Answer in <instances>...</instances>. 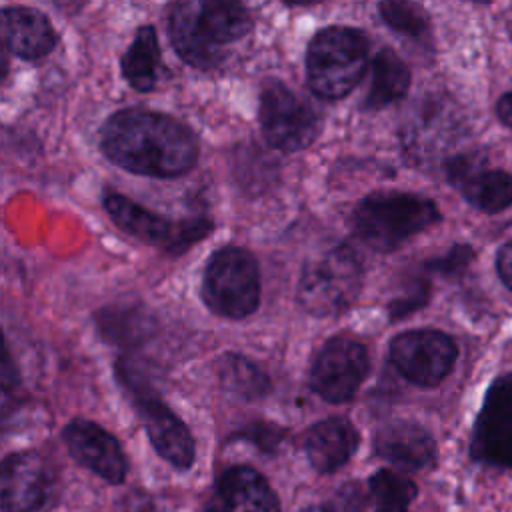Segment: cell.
Wrapping results in <instances>:
<instances>
[{"mask_svg":"<svg viewBox=\"0 0 512 512\" xmlns=\"http://www.w3.org/2000/svg\"><path fill=\"white\" fill-rule=\"evenodd\" d=\"M94 324L102 340L120 348H136L148 342L158 322L142 302H112L94 314Z\"/></svg>","mask_w":512,"mask_h":512,"instance_id":"ffe728a7","label":"cell"},{"mask_svg":"<svg viewBox=\"0 0 512 512\" xmlns=\"http://www.w3.org/2000/svg\"><path fill=\"white\" fill-rule=\"evenodd\" d=\"M498 116L500 120L512 128V92L504 94L500 100H498Z\"/></svg>","mask_w":512,"mask_h":512,"instance_id":"f546056e","label":"cell"},{"mask_svg":"<svg viewBox=\"0 0 512 512\" xmlns=\"http://www.w3.org/2000/svg\"><path fill=\"white\" fill-rule=\"evenodd\" d=\"M6 48L24 60L46 56L56 44V30L50 18L30 6H4L0 14Z\"/></svg>","mask_w":512,"mask_h":512,"instance_id":"e0dca14e","label":"cell"},{"mask_svg":"<svg viewBox=\"0 0 512 512\" xmlns=\"http://www.w3.org/2000/svg\"><path fill=\"white\" fill-rule=\"evenodd\" d=\"M104 208L122 232L144 244L156 246L166 254L186 252L192 244L206 238L214 228L212 218L208 216L170 220L118 192H108L104 196Z\"/></svg>","mask_w":512,"mask_h":512,"instance_id":"52a82bcc","label":"cell"},{"mask_svg":"<svg viewBox=\"0 0 512 512\" xmlns=\"http://www.w3.org/2000/svg\"><path fill=\"white\" fill-rule=\"evenodd\" d=\"M128 512H156L154 508H152V504L150 502H136V504H130V510Z\"/></svg>","mask_w":512,"mask_h":512,"instance_id":"4dcf8cb0","label":"cell"},{"mask_svg":"<svg viewBox=\"0 0 512 512\" xmlns=\"http://www.w3.org/2000/svg\"><path fill=\"white\" fill-rule=\"evenodd\" d=\"M370 42L358 28L328 26L310 40L306 50V80L324 98H344L362 80Z\"/></svg>","mask_w":512,"mask_h":512,"instance_id":"277c9868","label":"cell"},{"mask_svg":"<svg viewBox=\"0 0 512 512\" xmlns=\"http://www.w3.org/2000/svg\"><path fill=\"white\" fill-rule=\"evenodd\" d=\"M64 444L70 456L96 472L112 484H120L126 476V458L118 440L106 432L102 426L90 420H72L62 430Z\"/></svg>","mask_w":512,"mask_h":512,"instance_id":"4fadbf2b","label":"cell"},{"mask_svg":"<svg viewBox=\"0 0 512 512\" xmlns=\"http://www.w3.org/2000/svg\"><path fill=\"white\" fill-rule=\"evenodd\" d=\"M252 26V14L238 2L192 0L172 8L168 36L186 64L208 70L224 60L222 46L244 38Z\"/></svg>","mask_w":512,"mask_h":512,"instance_id":"7a4b0ae2","label":"cell"},{"mask_svg":"<svg viewBox=\"0 0 512 512\" xmlns=\"http://www.w3.org/2000/svg\"><path fill=\"white\" fill-rule=\"evenodd\" d=\"M426 302H428V286L424 282H420V284L412 286L408 294H404V296H400V298L390 302V306H388L390 318L398 320V318H402L406 314H412L414 310L422 308Z\"/></svg>","mask_w":512,"mask_h":512,"instance_id":"4316f807","label":"cell"},{"mask_svg":"<svg viewBox=\"0 0 512 512\" xmlns=\"http://www.w3.org/2000/svg\"><path fill=\"white\" fill-rule=\"evenodd\" d=\"M472 258H474V250L466 244H458L448 254L428 262V268L442 276H454V274H460L470 264Z\"/></svg>","mask_w":512,"mask_h":512,"instance_id":"484cf974","label":"cell"},{"mask_svg":"<svg viewBox=\"0 0 512 512\" xmlns=\"http://www.w3.org/2000/svg\"><path fill=\"white\" fill-rule=\"evenodd\" d=\"M438 220L432 200L410 192H374L352 214L356 236L376 252H392Z\"/></svg>","mask_w":512,"mask_h":512,"instance_id":"3957f363","label":"cell"},{"mask_svg":"<svg viewBox=\"0 0 512 512\" xmlns=\"http://www.w3.org/2000/svg\"><path fill=\"white\" fill-rule=\"evenodd\" d=\"M368 370L370 358L362 342L350 336H332L312 362L310 386L326 402L342 404L352 400Z\"/></svg>","mask_w":512,"mask_h":512,"instance_id":"9c48e42d","label":"cell"},{"mask_svg":"<svg viewBox=\"0 0 512 512\" xmlns=\"http://www.w3.org/2000/svg\"><path fill=\"white\" fill-rule=\"evenodd\" d=\"M378 456L402 470H420L432 464L436 444L430 432L412 420H394L376 432Z\"/></svg>","mask_w":512,"mask_h":512,"instance_id":"ac0fdd59","label":"cell"},{"mask_svg":"<svg viewBox=\"0 0 512 512\" xmlns=\"http://www.w3.org/2000/svg\"><path fill=\"white\" fill-rule=\"evenodd\" d=\"M382 20L394 28L396 32L410 36V38H422L430 30L428 14L420 4L414 2H382L378 4Z\"/></svg>","mask_w":512,"mask_h":512,"instance_id":"d4e9b609","label":"cell"},{"mask_svg":"<svg viewBox=\"0 0 512 512\" xmlns=\"http://www.w3.org/2000/svg\"><path fill=\"white\" fill-rule=\"evenodd\" d=\"M496 266H498L502 282L508 288H512V240L500 248L498 258H496Z\"/></svg>","mask_w":512,"mask_h":512,"instance_id":"f1b7e54d","label":"cell"},{"mask_svg":"<svg viewBox=\"0 0 512 512\" xmlns=\"http://www.w3.org/2000/svg\"><path fill=\"white\" fill-rule=\"evenodd\" d=\"M258 120L266 142L282 152L308 148L320 132V120L312 106L280 80H268L262 86Z\"/></svg>","mask_w":512,"mask_h":512,"instance_id":"ba28073f","label":"cell"},{"mask_svg":"<svg viewBox=\"0 0 512 512\" xmlns=\"http://www.w3.org/2000/svg\"><path fill=\"white\" fill-rule=\"evenodd\" d=\"M100 148L116 166L152 178H174L198 160L192 130L170 114L124 108L100 130Z\"/></svg>","mask_w":512,"mask_h":512,"instance_id":"6da1fadb","label":"cell"},{"mask_svg":"<svg viewBox=\"0 0 512 512\" xmlns=\"http://www.w3.org/2000/svg\"><path fill=\"white\" fill-rule=\"evenodd\" d=\"M446 176L478 210L500 212L512 204V174L486 168L484 158L474 152L450 158Z\"/></svg>","mask_w":512,"mask_h":512,"instance_id":"7c38bea8","label":"cell"},{"mask_svg":"<svg viewBox=\"0 0 512 512\" xmlns=\"http://www.w3.org/2000/svg\"><path fill=\"white\" fill-rule=\"evenodd\" d=\"M410 88V70L406 62L388 46L378 50L370 66V86L364 98V108L380 110L402 96Z\"/></svg>","mask_w":512,"mask_h":512,"instance_id":"7402d4cb","label":"cell"},{"mask_svg":"<svg viewBox=\"0 0 512 512\" xmlns=\"http://www.w3.org/2000/svg\"><path fill=\"white\" fill-rule=\"evenodd\" d=\"M362 288V264L346 246H332L312 256L300 274L298 300L318 318L338 316L348 310Z\"/></svg>","mask_w":512,"mask_h":512,"instance_id":"5b68a950","label":"cell"},{"mask_svg":"<svg viewBox=\"0 0 512 512\" xmlns=\"http://www.w3.org/2000/svg\"><path fill=\"white\" fill-rule=\"evenodd\" d=\"M238 436H244L248 438L250 442L262 446V448H274L280 438H282V432L276 428V426H270V424H252L248 430H244L242 434Z\"/></svg>","mask_w":512,"mask_h":512,"instance_id":"83f0119b","label":"cell"},{"mask_svg":"<svg viewBox=\"0 0 512 512\" xmlns=\"http://www.w3.org/2000/svg\"><path fill=\"white\" fill-rule=\"evenodd\" d=\"M416 492V484L394 470H378L370 478L374 512H410Z\"/></svg>","mask_w":512,"mask_h":512,"instance_id":"cb8c5ba5","label":"cell"},{"mask_svg":"<svg viewBox=\"0 0 512 512\" xmlns=\"http://www.w3.org/2000/svg\"><path fill=\"white\" fill-rule=\"evenodd\" d=\"M472 456L492 466H512V372L486 392L472 432Z\"/></svg>","mask_w":512,"mask_h":512,"instance_id":"8fae6325","label":"cell"},{"mask_svg":"<svg viewBox=\"0 0 512 512\" xmlns=\"http://www.w3.org/2000/svg\"><path fill=\"white\" fill-rule=\"evenodd\" d=\"M50 490L48 464L36 452H14L2 464L4 512H34Z\"/></svg>","mask_w":512,"mask_h":512,"instance_id":"9a60e30c","label":"cell"},{"mask_svg":"<svg viewBox=\"0 0 512 512\" xmlns=\"http://www.w3.org/2000/svg\"><path fill=\"white\" fill-rule=\"evenodd\" d=\"M358 446V430L348 418L330 416L308 428L304 450L314 470L328 474L342 468Z\"/></svg>","mask_w":512,"mask_h":512,"instance_id":"d6986e66","label":"cell"},{"mask_svg":"<svg viewBox=\"0 0 512 512\" xmlns=\"http://www.w3.org/2000/svg\"><path fill=\"white\" fill-rule=\"evenodd\" d=\"M204 304L218 316L240 320L260 302V272L254 256L238 246L212 254L202 276Z\"/></svg>","mask_w":512,"mask_h":512,"instance_id":"8992f818","label":"cell"},{"mask_svg":"<svg viewBox=\"0 0 512 512\" xmlns=\"http://www.w3.org/2000/svg\"><path fill=\"white\" fill-rule=\"evenodd\" d=\"M146 434L156 452L172 466L186 470L194 462V438L186 424L158 398L156 392H148L132 398Z\"/></svg>","mask_w":512,"mask_h":512,"instance_id":"5bb4252c","label":"cell"},{"mask_svg":"<svg viewBox=\"0 0 512 512\" xmlns=\"http://www.w3.org/2000/svg\"><path fill=\"white\" fill-rule=\"evenodd\" d=\"M216 370L222 386L244 400L262 398L270 390V378L264 374V370L242 354L226 352L218 360Z\"/></svg>","mask_w":512,"mask_h":512,"instance_id":"603a6c76","label":"cell"},{"mask_svg":"<svg viewBox=\"0 0 512 512\" xmlns=\"http://www.w3.org/2000/svg\"><path fill=\"white\" fill-rule=\"evenodd\" d=\"M454 340L440 330H408L398 334L388 348L394 368L412 384L436 386L456 360Z\"/></svg>","mask_w":512,"mask_h":512,"instance_id":"30bf717a","label":"cell"},{"mask_svg":"<svg viewBox=\"0 0 512 512\" xmlns=\"http://www.w3.org/2000/svg\"><path fill=\"white\" fill-rule=\"evenodd\" d=\"M300 512H330V510L320 508V506H310V508H304V510H300Z\"/></svg>","mask_w":512,"mask_h":512,"instance_id":"1f68e13d","label":"cell"},{"mask_svg":"<svg viewBox=\"0 0 512 512\" xmlns=\"http://www.w3.org/2000/svg\"><path fill=\"white\" fill-rule=\"evenodd\" d=\"M122 76L138 92H150L162 76V54L152 26H140L122 56Z\"/></svg>","mask_w":512,"mask_h":512,"instance_id":"44dd1931","label":"cell"},{"mask_svg":"<svg viewBox=\"0 0 512 512\" xmlns=\"http://www.w3.org/2000/svg\"><path fill=\"white\" fill-rule=\"evenodd\" d=\"M206 512H280L266 478L250 466L224 470L212 490Z\"/></svg>","mask_w":512,"mask_h":512,"instance_id":"2e32d148","label":"cell"}]
</instances>
